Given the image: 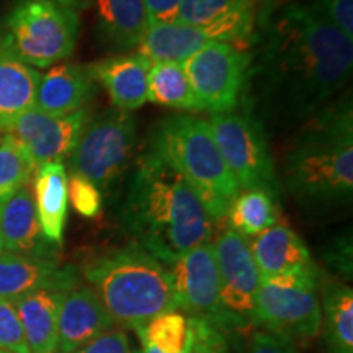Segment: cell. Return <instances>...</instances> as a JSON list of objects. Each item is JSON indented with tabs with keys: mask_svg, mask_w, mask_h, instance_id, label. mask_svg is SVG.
<instances>
[{
	"mask_svg": "<svg viewBox=\"0 0 353 353\" xmlns=\"http://www.w3.org/2000/svg\"><path fill=\"white\" fill-rule=\"evenodd\" d=\"M252 41L263 99L283 117H314L352 77L353 39L303 0H260Z\"/></svg>",
	"mask_w": 353,
	"mask_h": 353,
	"instance_id": "6da1fadb",
	"label": "cell"
},
{
	"mask_svg": "<svg viewBox=\"0 0 353 353\" xmlns=\"http://www.w3.org/2000/svg\"><path fill=\"white\" fill-rule=\"evenodd\" d=\"M123 221L136 237V244L165 267L188 250L210 242L214 231V221L195 188L152 151L139 159L131 176Z\"/></svg>",
	"mask_w": 353,
	"mask_h": 353,
	"instance_id": "7a4b0ae2",
	"label": "cell"
},
{
	"mask_svg": "<svg viewBox=\"0 0 353 353\" xmlns=\"http://www.w3.org/2000/svg\"><path fill=\"white\" fill-rule=\"evenodd\" d=\"M291 192L309 201H345L353 192L352 100L327 103L299 136L286 161Z\"/></svg>",
	"mask_w": 353,
	"mask_h": 353,
	"instance_id": "3957f363",
	"label": "cell"
},
{
	"mask_svg": "<svg viewBox=\"0 0 353 353\" xmlns=\"http://www.w3.org/2000/svg\"><path fill=\"white\" fill-rule=\"evenodd\" d=\"M83 276L121 327L138 330L152 317L179 309L169 268L139 244L99 255L83 267Z\"/></svg>",
	"mask_w": 353,
	"mask_h": 353,
	"instance_id": "277c9868",
	"label": "cell"
},
{
	"mask_svg": "<svg viewBox=\"0 0 353 353\" xmlns=\"http://www.w3.org/2000/svg\"><path fill=\"white\" fill-rule=\"evenodd\" d=\"M151 151L188 180L211 219L226 218L229 205L241 190L221 157L208 121L192 114L167 118L154 131Z\"/></svg>",
	"mask_w": 353,
	"mask_h": 353,
	"instance_id": "5b68a950",
	"label": "cell"
},
{
	"mask_svg": "<svg viewBox=\"0 0 353 353\" xmlns=\"http://www.w3.org/2000/svg\"><path fill=\"white\" fill-rule=\"evenodd\" d=\"M81 21L76 10L52 0H17L3 33L32 68H48L68 59L76 50Z\"/></svg>",
	"mask_w": 353,
	"mask_h": 353,
	"instance_id": "8992f818",
	"label": "cell"
},
{
	"mask_svg": "<svg viewBox=\"0 0 353 353\" xmlns=\"http://www.w3.org/2000/svg\"><path fill=\"white\" fill-rule=\"evenodd\" d=\"M317 281V267L260 278L255 294V325L290 341L316 337L322 322Z\"/></svg>",
	"mask_w": 353,
	"mask_h": 353,
	"instance_id": "52a82bcc",
	"label": "cell"
},
{
	"mask_svg": "<svg viewBox=\"0 0 353 353\" xmlns=\"http://www.w3.org/2000/svg\"><path fill=\"white\" fill-rule=\"evenodd\" d=\"M136 145V120L131 112L107 108L88 118L69 156L70 174L90 180L101 193L120 179Z\"/></svg>",
	"mask_w": 353,
	"mask_h": 353,
	"instance_id": "ba28073f",
	"label": "cell"
},
{
	"mask_svg": "<svg viewBox=\"0 0 353 353\" xmlns=\"http://www.w3.org/2000/svg\"><path fill=\"white\" fill-rule=\"evenodd\" d=\"M252 68L245 48L210 43L183 61V69L201 112L229 113L242 99Z\"/></svg>",
	"mask_w": 353,
	"mask_h": 353,
	"instance_id": "9c48e42d",
	"label": "cell"
},
{
	"mask_svg": "<svg viewBox=\"0 0 353 353\" xmlns=\"http://www.w3.org/2000/svg\"><path fill=\"white\" fill-rule=\"evenodd\" d=\"M221 157L239 190L268 188L276 182L267 136L247 113H216L208 120Z\"/></svg>",
	"mask_w": 353,
	"mask_h": 353,
	"instance_id": "30bf717a",
	"label": "cell"
},
{
	"mask_svg": "<svg viewBox=\"0 0 353 353\" xmlns=\"http://www.w3.org/2000/svg\"><path fill=\"white\" fill-rule=\"evenodd\" d=\"M174 285L176 307L223 334L232 330L221 304L219 272L211 242L188 250L167 265Z\"/></svg>",
	"mask_w": 353,
	"mask_h": 353,
	"instance_id": "8fae6325",
	"label": "cell"
},
{
	"mask_svg": "<svg viewBox=\"0 0 353 353\" xmlns=\"http://www.w3.org/2000/svg\"><path fill=\"white\" fill-rule=\"evenodd\" d=\"M90 118V110L54 117L32 107L0 128V134L12 139L28 157L34 169L63 162L76 148L81 132Z\"/></svg>",
	"mask_w": 353,
	"mask_h": 353,
	"instance_id": "7c38bea8",
	"label": "cell"
},
{
	"mask_svg": "<svg viewBox=\"0 0 353 353\" xmlns=\"http://www.w3.org/2000/svg\"><path fill=\"white\" fill-rule=\"evenodd\" d=\"M213 247L219 272L221 304L231 321L232 330L252 327L260 273L250 252L249 241L226 228Z\"/></svg>",
	"mask_w": 353,
	"mask_h": 353,
	"instance_id": "4fadbf2b",
	"label": "cell"
},
{
	"mask_svg": "<svg viewBox=\"0 0 353 353\" xmlns=\"http://www.w3.org/2000/svg\"><path fill=\"white\" fill-rule=\"evenodd\" d=\"M79 286V272L57 260L0 254V298L13 299L39 290L69 293Z\"/></svg>",
	"mask_w": 353,
	"mask_h": 353,
	"instance_id": "5bb4252c",
	"label": "cell"
},
{
	"mask_svg": "<svg viewBox=\"0 0 353 353\" xmlns=\"http://www.w3.org/2000/svg\"><path fill=\"white\" fill-rule=\"evenodd\" d=\"M117 327L100 298L90 286H81L64 294L57 321V352L76 353Z\"/></svg>",
	"mask_w": 353,
	"mask_h": 353,
	"instance_id": "9a60e30c",
	"label": "cell"
},
{
	"mask_svg": "<svg viewBox=\"0 0 353 353\" xmlns=\"http://www.w3.org/2000/svg\"><path fill=\"white\" fill-rule=\"evenodd\" d=\"M0 231L7 252L57 260L59 247L44 237L30 183L0 205Z\"/></svg>",
	"mask_w": 353,
	"mask_h": 353,
	"instance_id": "2e32d148",
	"label": "cell"
},
{
	"mask_svg": "<svg viewBox=\"0 0 353 353\" xmlns=\"http://www.w3.org/2000/svg\"><path fill=\"white\" fill-rule=\"evenodd\" d=\"M152 61L139 54H118L88 65L90 76L107 90L114 108L134 112L148 101Z\"/></svg>",
	"mask_w": 353,
	"mask_h": 353,
	"instance_id": "e0dca14e",
	"label": "cell"
},
{
	"mask_svg": "<svg viewBox=\"0 0 353 353\" xmlns=\"http://www.w3.org/2000/svg\"><path fill=\"white\" fill-rule=\"evenodd\" d=\"M260 0H182L176 23L187 26L218 25L231 44L247 46L255 33Z\"/></svg>",
	"mask_w": 353,
	"mask_h": 353,
	"instance_id": "ac0fdd59",
	"label": "cell"
},
{
	"mask_svg": "<svg viewBox=\"0 0 353 353\" xmlns=\"http://www.w3.org/2000/svg\"><path fill=\"white\" fill-rule=\"evenodd\" d=\"M95 94V81L88 65L59 63L41 76L34 95V108L64 117L85 108Z\"/></svg>",
	"mask_w": 353,
	"mask_h": 353,
	"instance_id": "d6986e66",
	"label": "cell"
},
{
	"mask_svg": "<svg viewBox=\"0 0 353 353\" xmlns=\"http://www.w3.org/2000/svg\"><path fill=\"white\" fill-rule=\"evenodd\" d=\"M247 241L260 278L296 273L316 267L301 237L285 223L276 221L273 226Z\"/></svg>",
	"mask_w": 353,
	"mask_h": 353,
	"instance_id": "ffe728a7",
	"label": "cell"
},
{
	"mask_svg": "<svg viewBox=\"0 0 353 353\" xmlns=\"http://www.w3.org/2000/svg\"><path fill=\"white\" fill-rule=\"evenodd\" d=\"M39 72L25 63L0 30V128L34 105Z\"/></svg>",
	"mask_w": 353,
	"mask_h": 353,
	"instance_id": "44dd1931",
	"label": "cell"
},
{
	"mask_svg": "<svg viewBox=\"0 0 353 353\" xmlns=\"http://www.w3.org/2000/svg\"><path fill=\"white\" fill-rule=\"evenodd\" d=\"M63 291L39 290L13 299L32 353H57V321Z\"/></svg>",
	"mask_w": 353,
	"mask_h": 353,
	"instance_id": "7402d4cb",
	"label": "cell"
},
{
	"mask_svg": "<svg viewBox=\"0 0 353 353\" xmlns=\"http://www.w3.org/2000/svg\"><path fill=\"white\" fill-rule=\"evenodd\" d=\"M97 30L114 51L139 48L149 28L144 0H94Z\"/></svg>",
	"mask_w": 353,
	"mask_h": 353,
	"instance_id": "603a6c76",
	"label": "cell"
},
{
	"mask_svg": "<svg viewBox=\"0 0 353 353\" xmlns=\"http://www.w3.org/2000/svg\"><path fill=\"white\" fill-rule=\"evenodd\" d=\"M33 196L43 234L51 244L63 245L68 218V172L64 164L54 162L37 169Z\"/></svg>",
	"mask_w": 353,
	"mask_h": 353,
	"instance_id": "cb8c5ba5",
	"label": "cell"
},
{
	"mask_svg": "<svg viewBox=\"0 0 353 353\" xmlns=\"http://www.w3.org/2000/svg\"><path fill=\"white\" fill-rule=\"evenodd\" d=\"M210 43H218L208 26L180 23L149 26L139 44V54L152 63H183Z\"/></svg>",
	"mask_w": 353,
	"mask_h": 353,
	"instance_id": "d4e9b609",
	"label": "cell"
},
{
	"mask_svg": "<svg viewBox=\"0 0 353 353\" xmlns=\"http://www.w3.org/2000/svg\"><path fill=\"white\" fill-rule=\"evenodd\" d=\"M324 332L329 353H353V290L327 283L322 291Z\"/></svg>",
	"mask_w": 353,
	"mask_h": 353,
	"instance_id": "484cf974",
	"label": "cell"
},
{
	"mask_svg": "<svg viewBox=\"0 0 353 353\" xmlns=\"http://www.w3.org/2000/svg\"><path fill=\"white\" fill-rule=\"evenodd\" d=\"M278 213L275 198L268 188L241 190L229 205L226 218L228 228L241 236L255 237L276 223Z\"/></svg>",
	"mask_w": 353,
	"mask_h": 353,
	"instance_id": "4316f807",
	"label": "cell"
},
{
	"mask_svg": "<svg viewBox=\"0 0 353 353\" xmlns=\"http://www.w3.org/2000/svg\"><path fill=\"white\" fill-rule=\"evenodd\" d=\"M148 101L182 112H201L185 74L183 63H154L149 72Z\"/></svg>",
	"mask_w": 353,
	"mask_h": 353,
	"instance_id": "83f0119b",
	"label": "cell"
},
{
	"mask_svg": "<svg viewBox=\"0 0 353 353\" xmlns=\"http://www.w3.org/2000/svg\"><path fill=\"white\" fill-rule=\"evenodd\" d=\"M139 341L161 353H182L193 339L190 317L179 311H167L152 317L144 327L136 330Z\"/></svg>",
	"mask_w": 353,
	"mask_h": 353,
	"instance_id": "f1b7e54d",
	"label": "cell"
},
{
	"mask_svg": "<svg viewBox=\"0 0 353 353\" xmlns=\"http://www.w3.org/2000/svg\"><path fill=\"white\" fill-rule=\"evenodd\" d=\"M34 167L23 151L0 134V205L32 180Z\"/></svg>",
	"mask_w": 353,
	"mask_h": 353,
	"instance_id": "f546056e",
	"label": "cell"
},
{
	"mask_svg": "<svg viewBox=\"0 0 353 353\" xmlns=\"http://www.w3.org/2000/svg\"><path fill=\"white\" fill-rule=\"evenodd\" d=\"M0 350L10 353H32L26 343L20 317L10 299L0 298Z\"/></svg>",
	"mask_w": 353,
	"mask_h": 353,
	"instance_id": "4dcf8cb0",
	"label": "cell"
},
{
	"mask_svg": "<svg viewBox=\"0 0 353 353\" xmlns=\"http://www.w3.org/2000/svg\"><path fill=\"white\" fill-rule=\"evenodd\" d=\"M68 198L83 218H97L101 213V192L81 175L68 176Z\"/></svg>",
	"mask_w": 353,
	"mask_h": 353,
	"instance_id": "1f68e13d",
	"label": "cell"
},
{
	"mask_svg": "<svg viewBox=\"0 0 353 353\" xmlns=\"http://www.w3.org/2000/svg\"><path fill=\"white\" fill-rule=\"evenodd\" d=\"M325 21L353 39V0H306Z\"/></svg>",
	"mask_w": 353,
	"mask_h": 353,
	"instance_id": "d6a6232c",
	"label": "cell"
},
{
	"mask_svg": "<svg viewBox=\"0 0 353 353\" xmlns=\"http://www.w3.org/2000/svg\"><path fill=\"white\" fill-rule=\"evenodd\" d=\"M193 329V353H231L226 334L211 327L210 324L190 317Z\"/></svg>",
	"mask_w": 353,
	"mask_h": 353,
	"instance_id": "836d02e7",
	"label": "cell"
},
{
	"mask_svg": "<svg viewBox=\"0 0 353 353\" xmlns=\"http://www.w3.org/2000/svg\"><path fill=\"white\" fill-rule=\"evenodd\" d=\"M76 353H134V350L125 330L113 327Z\"/></svg>",
	"mask_w": 353,
	"mask_h": 353,
	"instance_id": "e575fe53",
	"label": "cell"
},
{
	"mask_svg": "<svg viewBox=\"0 0 353 353\" xmlns=\"http://www.w3.org/2000/svg\"><path fill=\"white\" fill-rule=\"evenodd\" d=\"M245 353H298V350L294 342L290 339L262 329L252 335Z\"/></svg>",
	"mask_w": 353,
	"mask_h": 353,
	"instance_id": "d590c367",
	"label": "cell"
},
{
	"mask_svg": "<svg viewBox=\"0 0 353 353\" xmlns=\"http://www.w3.org/2000/svg\"><path fill=\"white\" fill-rule=\"evenodd\" d=\"M180 6L182 0H144L149 26L176 23Z\"/></svg>",
	"mask_w": 353,
	"mask_h": 353,
	"instance_id": "8d00e7d4",
	"label": "cell"
},
{
	"mask_svg": "<svg viewBox=\"0 0 353 353\" xmlns=\"http://www.w3.org/2000/svg\"><path fill=\"white\" fill-rule=\"evenodd\" d=\"M52 2L59 3V6H64L68 8H72V10H79V8H87L92 3V0H52Z\"/></svg>",
	"mask_w": 353,
	"mask_h": 353,
	"instance_id": "74e56055",
	"label": "cell"
},
{
	"mask_svg": "<svg viewBox=\"0 0 353 353\" xmlns=\"http://www.w3.org/2000/svg\"><path fill=\"white\" fill-rule=\"evenodd\" d=\"M193 342H195V339H192V342L188 343L187 348H185L182 353H193ZM139 353H161V352H157L152 345H149V343L141 341V352Z\"/></svg>",
	"mask_w": 353,
	"mask_h": 353,
	"instance_id": "f35d334b",
	"label": "cell"
},
{
	"mask_svg": "<svg viewBox=\"0 0 353 353\" xmlns=\"http://www.w3.org/2000/svg\"><path fill=\"white\" fill-rule=\"evenodd\" d=\"M3 252V242H2V231H0V254Z\"/></svg>",
	"mask_w": 353,
	"mask_h": 353,
	"instance_id": "ab89813d",
	"label": "cell"
},
{
	"mask_svg": "<svg viewBox=\"0 0 353 353\" xmlns=\"http://www.w3.org/2000/svg\"><path fill=\"white\" fill-rule=\"evenodd\" d=\"M0 353H10V352H3V350H0Z\"/></svg>",
	"mask_w": 353,
	"mask_h": 353,
	"instance_id": "60d3db41",
	"label": "cell"
}]
</instances>
